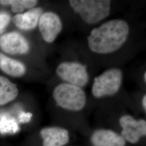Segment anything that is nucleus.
<instances>
[{
    "instance_id": "20e7f679",
    "label": "nucleus",
    "mask_w": 146,
    "mask_h": 146,
    "mask_svg": "<svg viewBox=\"0 0 146 146\" xmlns=\"http://www.w3.org/2000/svg\"><path fill=\"white\" fill-rule=\"evenodd\" d=\"M122 73L118 68L106 70L94 79L92 93L95 98H102L116 94L122 82Z\"/></svg>"
},
{
    "instance_id": "f8f14e48",
    "label": "nucleus",
    "mask_w": 146,
    "mask_h": 146,
    "mask_svg": "<svg viewBox=\"0 0 146 146\" xmlns=\"http://www.w3.org/2000/svg\"><path fill=\"white\" fill-rule=\"evenodd\" d=\"M0 69L13 77L19 78L25 75L26 68L23 63L0 52Z\"/></svg>"
},
{
    "instance_id": "f257e3e1",
    "label": "nucleus",
    "mask_w": 146,
    "mask_h": 146,
    "mask_svg": "<svg viewBox=\"0 0 146 146\" xmlns=\"http://www.w3.org/2000/svg\"><path fill=\"white\" fill-rule=\"evenodd\" d=\"M128 23L122 20H112L93 29L89 35V49L98 54H109L119 50L129 34Z\"/></svg>"
},
{
    "instance_id": "4468645a",
    "label": "nucleus",
    "mask_w": 146,
    "mask_h": 146,
    "mask_svg": "<svg viewBox=\"0 0 146 146\" xmlns=\"http://www.w3.org/2000/svg\"><path fill=\"white\" fill-rule=\"evenodd\" d=\"M37 3L35 0H1L0 4L3 5H11L13 12L17 14H21L25 9L34 8Z\"/></svg>"
},
{
    "instance_id": "7ed1b4c3",
    "label": "nucleus",
    "mask_w": 146,
    "mask_h": 146,
    "mask_svg": "<svg viewBox=\"0 0 146 146\" xmlns=\"http://www.w3.org/2000/svg\"><path fill=\"white\" fill-rule=\"evenodd\" d=\"M53 96L58 104L66 110L79 111L86 104V96L83 89L69 84H62L54 89Z\"/></svg>"
},
{
    "instance_id": "a211bd4d",
    "label": "nucleus",
    "mask_w": 146,
    "mask_h": 146,
    "mask_svg": "<svg viewBox=\"0 0 146 146\" xmlns=\"http://www.w3.org/2000/svg\"><path fill=\"white\" fill-rule=\"evenodd\" d=\"M142 105L143 108H145V110H146V95H145L143 98V100H142Z\"/></svg>"
},
{
    "instance_id": "9d476101",
    "label": "nucleus",
    "mask_w": 146,
    "mask_h": 146,
    "mask_svg": "<svg viewBox=\"0 0 146 146\" xmlns=\"http://www.w3.org/2000/svg\"><path fill=\"white\" fill-rule=\"evenodd\" d=\"M42 14L41 8L34 7L25 13L16 14L13 21L16 26L21 30L31 31L37 26Z\"/></svg>"
},
{
    "instance_id": "ddd939ff",
    "label": "nucleus",
    "mask_w": 146,
    "mask_h": 146,
    "mask_svg": "<svg viewBox=\"0 0 146 146\" xmlns=\"http://www.w3.org/2000/svg\"><path fill=\"white\" fill-rule=\"evenodd\" d=\"M19 94L16 84L0 75V106L7 104L15 99Z\"/></svg>"
},
{
    "instance_id": "0eeeda50",
    "label": "nucleus",
    "mask_w": 146,
    "mask_h": 146,
    "mask_svg": "<svg viewBox=\"0 0 146 146\" xmlns=\"http://www.w3.org/2000/svg\"><path fill=\"white\" fill-rule=\"evenodd\" d=\"M120 124L123 130L121 136L125 140L131 143H135L139 141L142 136L146 134V121H137L130 115H124L120 119Z\"/></svg>"
},
{
    "instance_id": "6ab92c4d",
    "label": "nucleus",
    "mask_w": 146,
    "mask_h": 146,
    "mask_svg": "<svg viewBox=\"0 0 146 146\" xmlns=\"http://www.w3.org/2000/svg\"><path fill=\"white\" fill-rule=\"evenodd\" d=\"M143 78H144V80H145V82H146V73L145 72V74H144V76H143Z\"/></svg>"
},
{
    "instance_id": "2eb2a0df",
    "label": "nucleus",
    "mask_w": 146,
    "mask_h": 146,
    "mask_svg": "<svg viewBox=\"0 0 146 146\" xmlns=\"http://www.w3.org/2000/svg\"><path fill=\"white\" fill-rule=\"evenodd\" d=\"M19 131V123L14 118L3 116L0 119V134H14Z\"/></svg>"
},
{
    "instance_id": "423d86ee",
    "label": "nucleus",
    "mask_w": 146,
    "mask_h": 146,
    "mask_svg": "<svg viewBox=\"0 0 146 146\" xmlns=\"http://www.w3.org/2000/svg\"><path fill=\"white\" fill-rule=\"evenodd\" d=\"M38 24L43 39L48 43L54 42L62 28L60 18L52 11L43 13Z\"/></svg>"
},
{
    "instance_id": "f3484780",
    "label": "nucleus",
    "mask_w": 146,
    "mask_h": 146,
    "mask_svg": "<svg viewBox=\"0 0 146 146\" xmlns=\"http://www.w3.org/2000/svg\"><path fill=\"white\" fill-rule=\"evenodd\" d=\"M33 116V114L30 112H21L19 116L18 121L21 123H26L31 121Z\"/></svg>"
},
{
    "instance_id": "f03ea898",
    "label": "nucleus",
    "mask_w": 146,
    "mask_h": 146,
    "mask_svg": "<svg viewBox=\"0 0 146 146\" xmlns=\"http://www.w3.org/2000/svg\"><path fill=\"white\" fill-rule=\"evenodd\" d=\"M69 4L75 12L87 23L93 25L110 15L109 0H71Z\"/></svg>"
},
{
    "instance_id": "39448f33",
    "label": "nucleus",
    "mask_w": 146,
    "mask_h": 146,
    "mask_svg": "<svg viewBox=\"0 0 146 146\" xmlns=\"http://www.w3.org/2000/svg\"><path fill=\"white\" fill-rule=\"evenodd\" d=\"M58 75L67 82L80 88L84 87L88 82V74L87 68L81 63L75 62H64L58 66L56 69Z\"/></svg>"
},
{
    "instance_id": "6e6552de",
    "label": "nucleus",
    "mask_w": 146,
    "mask_h": 146,
    "mask_svg": "<svg viewBox=\"0 0 146 146\" xmlns=\"http://www.w3.org/2000/svg\"><path fill=\"white\" fill-rule=\"evenodd\" d=\"M0 48L11 55L25 54L29 50V44L26 38L18 32H11L0 37Z\"/></svg>"
},
{
    "instance_id": "9b49d317",
    "label": "nucleus",
    "mask_w": 146,
    "mask_h": 146,
    "mask_svg": "<svg viewBox=\"0 0 146 146\" xmlns=\"http://www.w3.org/2000/svg\"><path fill=\"white\" fill-rule=\"evenodd\" d=\"M94 146H125V140L122 136L111 130L95 131L92 136Z\"/></svg>"
},
{
    "instance_id": "1a4fd4ad",
    "label": "nucleus",
    "mask_w": 146,
    "mask_h": 146,
    "mask_svg": "<svg viewBox=\"0 0 146 146\" xmlns=\"http://www.w3.org/2000/svg\"><path fill=\"white\" fill-rule=\"evenodd\" d=\"M43 146H63L69 140L68 131L58 127H48L40 131Z\"/></svg>"
},
{
    "instance_id": "dca6fc26",
    "label": "nucleus",
    "mask_w": 146,
    "mask_h": 146,
    "mask_svg": "<svg viewBox=\"0 0 146 146\" xmlns=\"http://www.w3.org/2000/svg\"><path fill=\"white\" fill-rule=\"evenodd\" d=\"M11 20V16L7 13L0 11V34L5 31V28L9 25Z\"/></svg>"
}]
</instances>
